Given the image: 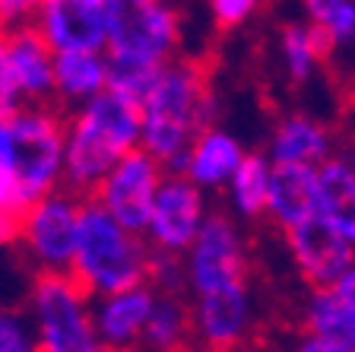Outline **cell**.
I'll list each match as a JSON object with an SVG mask.
<instances>
[{
    "label": "cell",
    "instance_id": "cell-1",
    "mask_svg": "<svg viewBox=\"0 0 355 352\" xmlns=\"http://www.w3.org/2000/svg\"><path fill=\"white\" fill-rule=\"evenodd\" d=\"M133 146H140V102L105 86L76 105V115L64 124V184L89 197Z\"/></svg>",
    "mask_w": 355,
    "mask_h": 352
},
{
    "label": "cell",
    "instance_id": "cell-2",
    "mask_svg": "<svg viewBox=\"0 0 355 352\" xmlns=\"http://www.w3.org/2000/svg\"><path fill=\"white\" fill-rule=\"evenodd\" d=\"M70 273L92 299L118 289L140 286L149 279V251L140 232H130L98 200H83L76 251Z\"/></svg>",
    "mask_w": 355,
    "mask_h": 352
},
{
    "label": "cell",
    "instance_id": "cell-3",
    "mask_svg": "<svg viewBox=\"0 0 355 352\" xmlns=\"http://www.w3.org/2000/svg\"><path fill=\"white\" fill-rule=\"evenodd\" d=\"M209 99L207 83L193 64L165 60L146 96L140 99V146L168 165L191 146L200 131H207Z\"/></svg>",
    "mask_w": 355,
    "mask_h": 352
},
{
    "label": "cell",
    "instance_id": "cell-4",
    "mask_svg": "<svg viewBox=\"0 0 355 352\" xmlns=\"http://www.w3.org/2000/svg\"><path fill=\"white\" fill-rule=\"evenodd\" d=\"M0 159L16 171L26 197L64 187V121L44 102H22L0 115Z\"/></svg>",
    "mask_w": 355,
    "mask_h": 352
},
{
    "label": "cell",
    "instance_id": "cell-5",
    "mask_svg": "<svg viewBox=\"0 0 355 352\" xmlns=\"http://www.w3.org/2000/svg\"><path fill=\"white\" fill-rule=\"evenodd\" d=\"M29 317L42 352H96L102 349L92 324V295L73 273H38L29 292Z\"/></svg>",
    "mask_w": 355,
    "mask_h": 352
},
{
    "label": "cell",
    "instance_id": "cell-6",
    "mask_svg": "<svg viewBox=\"0 0 355 352\" xmlns=\"http://www.w3.org/2000/svg\"><path fill=\"white\" fill-rule=\"evenodd\" d=\"M83 197L70 187H54L16 219V242L38 273H70L76 251Z\"/></svg>",
    "mask_w": 355,
    "mask_h": 352
},
{
    "label": "cell",
    "instance_id": "cell-7",
    "mask_svg": "<svg viewBox=\"0 0 355 352\" xmlns=\"http://www.w3.org/2000/svg\"><path fill=\"white\" fill-rule=\"evenodd\" d=\"M178 44V16L162 0H105V54L165 64Z\"/></svg>",
    "mask_w": 355,
    "mask_h": 352
},
{
    "label": "cell",
    "instance_id": "cell-8",
    "mask_svg": "<svg viewBox=\"0 0 355 352\" xmlns=\"http://www.w3.org/2000/svg\"><path fill=\"white\" fill-rule=\"evenodd\" d=\"M159 181H162V162L143 146H133L111 165V171L89 197L98 200L130 232H146Z\"/></svg>",
    "mask_w": 355,
    "mask_h": 352
},
{
    "label": "cell",
    "instance_id": "cell-9",
    "mask_svg": "<svg viewBox=\"0 0 355 352\" xmlns=\"http://www.w3.org/2000/svg\"><path fill=\"white\" fill-rule=\"evenodd\" d=\"M0 89L13 105L54 96V51L32 22L0 32Z\"/></svg>",
    "mask_w": 355,
    "mask_h": 352
},
{
    "label": "cell",
    "instance_id": "cell-10",
    "mask_svg": "<svg viewBox=\"0 0 355 352\" xmlns=\"http://www.w3.org/2000/svg\"><path fill=\"white\" fill-rule=\"evenodd\" d=\"M200 222H203V200H200L197 184L184 175L162 178L146 222V235L153 248L181 254L191 248Z\"/></svg>",
    "mask_w": 355,
    "mask_h": 352
},
{
    "label": "cell",
    "instance_id": "cell-11",
    "mask_svg": "<svg viewBox=\"0 0 355 352\" xmlns=\"http://www.w3.org/2000/svg\"><path fill=\"white\" fill-rule=\"evenodd\" d=\"M32 26L51 51H105V0H38Z\"/></svg>",
    "mask_w": 355,
    "mask_h": 352
},
{
    "label": "cell",
    "instance_id": "cell-12",
    "mask_svg": "<svg viewBox=\"0 0 355 352\" xmlns=\"http://www.w3.org/2000/svg\"><path fill=\"white\" fill-rule=\"evenodd\" d=\"M288 244L302 273L314 286H333L355 264V244L320 213L288 226Z\"/></svg>",
    "mask_w": 355,
    "mask_h": 352
},
{
    "label": "cell",
    "instance_id": "cell-13",
    "mask_svg": "<svg viewBox=\"0 0 355 352\" xmlns=\"http://www.w3.org/2000/svg\"><path fill=\"white\" fill-rule=\"evenodd\" d=\"M191 283L197 292L232 286L244 279V254L235 238V228L222 216L200 222L191 242Z\"/></svg>",
    "mask_w": 355,
    "mask_h": 352
},
{
    "label": "cell",
    "instance_id": "cell-14",
    "mask_svg": "<svg viewBox=\"0 0 355 352\" xmlns=\"http://www.w3.org/2000/svg\"><path fill=\"white\" fill-rule=\"evenodd\" d=\"M155 295L146 289V283L118 292L96 295L92 301V324H96V337L102 349H127V346L140 343L143 324L149 317Z\"/></svg>",
    "mask_w": 355,
    "mask_h": 352
},
{
    "label": "cell",
    "instance_id": "cell-15",
    "mask_svg": "<svg viewBox=\"0 0 355 352\" xmlns=\"http://www.w3.org/2000/svg\"><path fill=\"white\" fill-rule=\"evenodd\" d=\"M266 210L286 228L318 213V169L311 162H276L266 184Z\"/></svg>",
    "mask_w": 355,
    "mask_h": 352
},
{
    "label": "cell",
    "instance_id": "cell-16",
    "mask_svg": "<svg viewBox=\"0 0 355 352\" xmlns=\"http://www.w3.org/2000/svg\"><path fill=\"white\" fill-rule=\"evenodd\" d=\"M244 324H248V299H244L241 283L200 292L197 311H193V327L207 340V346H213V349L235 346L244 333Z\"/></svg>",
    "mask_w": 355,
    "mask_h": 352
},
{
    "label": "cell",
    "instance_id": "cell-17",
    "mask_svg": "<svg viewBox=\"0 0 355 352\" xmlns=\"http://www.w3.org/2000/svg\"><path fill=\"white\" fill-rule=\"evenodd\" d=\"M108 86L105 51H54V96L64 105H83Z\"/></svg>",
    "mask_w": 355,
    "mask_h": 352
},
{
    "label": "cell",
    "instance_id": "cell-18",
    "mask_svg": "<svg viewBox=\"0 0 355 352\" xmlns=\"http://www.w3.org/2000/svg\"><path fill=\"white\" fill-rule=\"evenodd\" d=\"M318 213L355 244V171L336 159L318 171Z\"/></svg>",
    "mask_w": 355,
    "mask_h": 352
},
{
    "label": "cell",
    "instance_id": "cell-19",
    "mask_svg": "<svg viewBox=\"0 0 355 352\" xmlns=\"http://www.w3.org/2000/svg\"><path fill=\"white\" fill-rule=\"evenodd\" d=\"M238 159H241V149L232 137L219 131H200L187 146L184 175L193 184H219L232 178Z\"/></svg>",
    "mask_w": 355,
    "mask_h": 352
},
{
    "label": "cell",
    "instance_id": "cell-20",
    "mask_svg": "<svg viewBox=\"0 0 355 352\" xmlns=\"http://www.w3.org/2000/svg\"><path fill=\"white\" fill-rule=\"evenodd\" d=\"M311 330L336 340L346 352H355V305L333 286H324L311 301Z\"/></svg>",
    "mask_w": 355,
    "mask_h": 352
},
{
    "label": "cell",
    "instance_id": "cell-21",
    "mask_svg": "<svg viewBox=\"0 0 355 352\" xmlns=\"http://www.w3.org/2000/svg\"><path fill=\"white\" fill-rule=\"evenodd\" d=\"M191 327H193L191 311H187L178 299L165 295V299L153 301L140 340L146 346H155V349H175V346H181L187 337H191Z\"/></svg>",
    "mask_w": 355,
    "mask_h": 352
},
{
    "label": "cell",
    "instance_id": "cell-22",
    "mask_svg": "<svg viewBox=\"0 0 355 352\" xmlns=\"http://www.w3.org/2000/svg\"><path fill=\"white\" fill-rule=\"evenodd\" d=\"M276 162H318L327 156V133L314 121L288 117L273 143Z\"/></svg>",
    "mask_w": 355,
    "mask_h": 352
},
{
    "label": "cell",
    "instance_id": "cell-23",
    "mask_svg": "<svg viewBox=\"0 0 355 352\" xmlns=\"http://www.w3.org/2000/svg\"><path fill=\"white\" fill-rule=\"evenodd\" d=\"M232 184H235V200L241 206V213L254 216L266 210V184H270V169L260 156H241L232 171Z\"/></svg>",
    "mask_w": 355,
    "mask_h": 352
},
{
    "label": "cell",
    "instance_id": "cell-24",
    "mask_svg": "<svg viewBox=\"0 0 355 352\" xmlns=\"http://www.w3.org/2000/svg\"><path fill=\"white\" fill-rule=\"evenodd\" d=\"M108 58V54H105ZM162 64H149V60H127V58H108V89L124 92V96L140 102L146 89L159 76Z\"/></svg>",
    "mask_w": 355,
    "mask_h": 352
},
{
    "label": "cell",
    "instance_id": "cell-25",
    "mask_svg": "<svg viewBox=\"0 0 355 352\" xmlns=\"http://www.w3.org/2000/svg\"><path fill=\"white\" fill-rule=\"evenodd\" d=\"M32 349H38L32 317L19 308L0 305V352H32Z\"/></svg>",
    "mask_w": 355,
    "mask_h": 352
},
{
    "label": "cell",
    "instance_id": "cell-26",
    "mask_svg": "<svg viewBox=\"0 0 355 352\" xmlns=\"http://www.w3.org/2000/svg\"><path fill=\"white\" fill-rule=\"evenodd\" d=\"M286 58H288V70L295 80H304L311 74V64H314V48H311L308 29H286Z\"/></svg>",
    "mask_w": 355,
    "mask_h": 352
},
{
    "label": "cell",
    "instance_id": "cell-27",
    "mask_svg": "<svg viewBox=\"0 0 355 352\" xmlns=\"http://www.w3.org/2000/svg\"><path fill=\"white\" fill-rule=\"evenodd\" d=\"M29 203H32V200L26 197V191H22L19 178H16V171L10 169L3 159H0V213H3V216H13V219H19L22 210H26Z\"/></svg>",
    "mask_w": 355,
    "mask_h": 352
},
{
    "label": "cell",
    "instance_id": "cell-28",
    "mask_svg": "<svg viewBox=\"0 0 355 352\" xmlns=\"http://www.w3.org/2000/svg\"><path fill=\"white\" fill-rule=\"evenodd\" d=\"M257 7V0H213V16L222 29H232Z\"/></svg>",
    "mask_w": 355,
    "mask_h": 352
},
{
    "label": "cell",
    "instance_id": "cell-29",
    "mask_svg": "<svg viewBox=\"0 0 355 352\" xmlns=\"http://www.w3.org/2000/svg\"><path fill=\"white\" fill-rule=\"evenodd\" d=\"M38 0H0V29H13L22 22H32Z\"/></svg>",
    "mask_w": 355,
    "mask_h": 352
},
{
    "label": "cell",
    "instance_id": "cell-30",
    "mask_svg": "<svg viewBox=\"0 0 355 352\" xmlns=\"http://www.w3.org/2000/svg\"><path fill=\"white\" fill-rule=\"evenodd\" d=\"M324 26L333 32V38H349L355 32V7L349 3V0L336 3V10L324 19Z\"/></svg>",
    "mask_w": 355,
    "mask_h": 352
},
{
    "label": "cell",
    "instance_id": "cell-31",
    "mask_svg": "<svg viewBox=\"0 0 355 352\" xmlns=\"http://www.w3.org/2000/svg\"><path fill=\"white\" fill-rule=\"evenodd\" d=\"M304 3H308V10H311V16H314V19L324 22L327 16L336 10V3H343V0H304Z\"/></svg>",
    "mask_w": 355,
    "mask_h": 352
},
{
    "label": "cell",
    "instance_id": "cell-32",
    "mask_svg": "<svg viewBox=\"0 0 355 352\" xmlns=\"http://www.w3.org/2000/svg\"><path fill=\"white\" fill-rule=\"evenodd\" d=\"M10 242H16V219L0 213V244H10Z\"/></svg>",
    "mask_w": 355,
    "mask_h": 352
},
{
    "label": "cell",
    "instance_id": "cell-33",
    "mask_svg": "<svg viewBox=\"0 0 355 352\" xmlns=\"http://www.w3.org/2000/svg\"><path fill=\"white\" fill-rule=\"evenodd\" d=\"M7 108H13V102H10V99H7V92L0 89V115H3V111H7Z\"/></svg>",
    "mask_w": 355,
    "mask_h": 352
},
{
    "label": "cell",
    "instance_id": "cell-34",
    "mask_svg": "<svg viewBox=\"0 0 355 352\" xmlns=\"http://www.w3.org/2000/svg\"><path fill=\"white\" fill-rule=\"evenodd\" d=\"M352 165H355V153H352Z\"/></svg>",
    "mask_w": 355,
    "mask_h": 352
}]
</instances>
